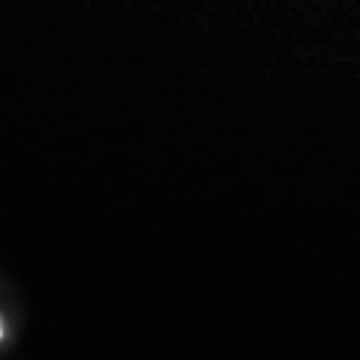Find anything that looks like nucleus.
Here are the masks:
<instances>
[{"label": "nucleus", "mask_w": 360, "mask_h": 360, "mask_svg": "<svg viewBox=\"0 0 360 360\" xmlns=\"http://www.w3.org/2000/svg\"><path fill=\"white\" fill-rule=\"evenodd\" d=\"M0 336H3V328H0Z\"/></svg>", "instance_id": "obj_1"}]
</instances>
